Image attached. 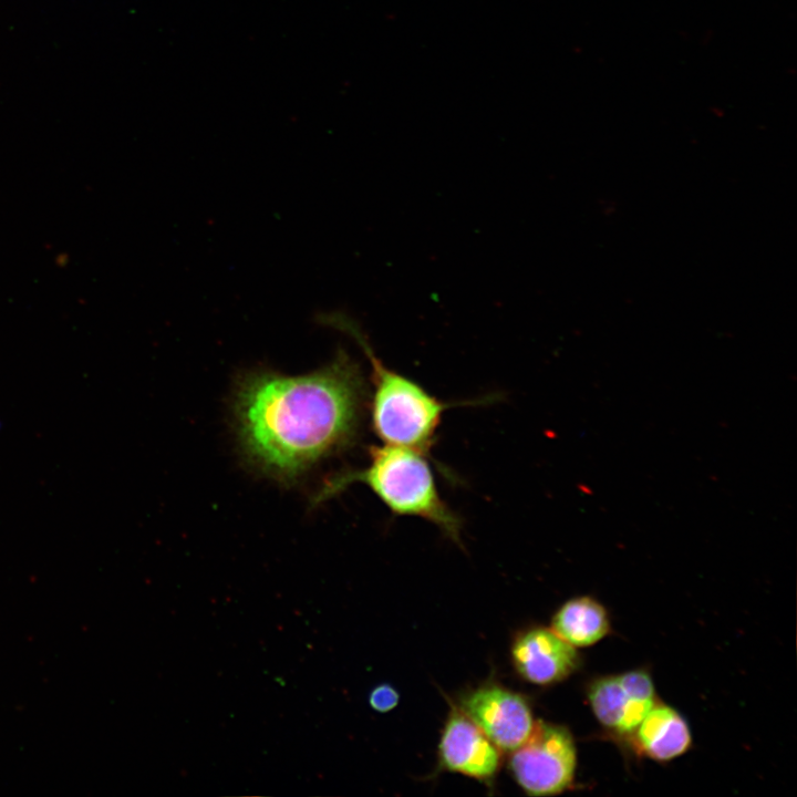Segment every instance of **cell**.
<instances>
[{
	"mask_svg": "<svg viewBox=\"0 0 797 797\" xmlns=\"http://www.w3.org/2000/svg\"><path fill=\"white\" fill-rule=\"evenodd\" d=\"M636 753L656 762L684 754L692 744L686 721L671 706L655 703L629 735Z\"/></svg>",
	"mask_w": 797,
	"mask_h": 797,
	"instance_id": "obj_8",
	"label": "cell"
},
{
	"mask_svg": "<svg viewBox=\"0 0 797 797\" xmlns=\"http://www.w3.org/2000/svg\"><path fill=\"white\" fill-rule=\"evenodd\" d=\"M509 770L529 796H551L572 786L577 768L573 737L565 726L536 721L527 737L510 752Z\"/></svg>",
	"mask_w": 797,
	"mask_h": 797,
	"instance_id": "obj_4",
	"label": "cell"
},
{
	"mask_svg": "<svg viewBox=\"0 0 797 797\" xmlns=\"http://www.w3.org/2000/svg\"><path fill=\"white\" fill-rule=\"evenodd\" d=\"M366 395L360 365L343 351L306 375L246 374L234 405L242 453L266 474L292 480L354 443Z\"/></svg>",
	"mask_w": 797,
	"mask_h": 797,
	"instance_id": "obj_1",
	"label": "cell"
},
{
	"mask_svg": "<svg viewBox=\"0 0 797 797\" xmlns=\"http://www.w3.org/2000/svg\"><path fill=\"white\" fill-rule=\"evenodd\" d=\"M459 710L501 752H511L522 744L536 722L524 695L494 682L465 693Z\"/></svg>",
	"mask_w": 797,
	"mask_h": 797,
	"instance_id": "obj_5",
	"label": "cell"
},
{
	"mask_svg": "<svg viewBox=\"0 0 797 797\" xmlns=\"http://www.w3.org/2000/svg\"><path fill=\"white\" fill-rule=\"evenodd\" d=\"M368 455L369 462L363 468L342 470L327 479L314 495L313 504L335 496L353 483H361L391 514L424 519L460 545L462 519L441 496L425 454L383 444L370 446Z\"/></svg>",
	"mask_w": 797,
	"mask_h": 797,
	"instance_id": "obj_2",
	"label": "cell"
},
{
	"mask_svg": "<svg viewBox=\"0 0 797 797\" xmlns=\"http://www.w3.org/2000/svg\"><path fill=\"white\" fill-rule=\"evenodd\" d=\"M400 695L390 684L384 683L375 686L369 695L370 706L379 713H387L398 704Z\"/></svg>",
	"mask_w": 797,
	"mask_h": 797,
	"instance_id": "obj_12",
	"label": "cell"
},
{
	"mask_svg": "<svg viewBox=\"0 0 797 797\" xmlns=\"http://www.w3.org/2000/svg\"><path fill=\"white\" fill-rule=\"evenodd\" d=\"M500 752L460 710L449 712L438 744L443 769L487 784L500 768Z\"/></svg>",
	"mask_w": 797,
	"mask_h": 797,
	"instance_id": "obj_6",
	"label": "cell"
},
{
	"mask_svg": "<svg viewBox=\"0 0 797 797\" xmlns=\"http://www.w3.org/2000/svg\"><path fill=\"white\" fill-rule=\"evenodd\" d=\"M510 654L517 673L541 686L563 681L579 665L575 646L542 627L521 631L514 639Z\"/></svg>",
	"mask_w": 797,
	"mask_h": 797,
	"instance_id": "obj_7",
	"label": "cell"
},
{
	"mask_svg": "<svg viewBox=\"0 0 797 797\" xmlns=\"http://www.w3.org/2000/svg\"><path fill=\"white\" fill-rule=\"evenodd\" d=\"M551 630L575 648L590 646L610 631L609 617L597 600L577 597L566 601L551 620Z\"/></svg>",
	"mask_w": 797,
	"mask_h": 797,
	"instance_id": "obj_10",
	"label": "cell"
},
{
	"mask_svg": "<svg viewBox=\"0 0 797 797\" xmlns=\"http://www.w3.org/2000/svg\"><path fill=\"white\" fill-rule=\"evenodd\" d=\"M619 677L630 697L640 701H655L653 681L646 671L633 670L620 674Z\"/></svg>",
	"mask_w": 797,
	"mask_h": 797,
	"instance_id": "obj_11",
	"label": "cell"
},
{
	"mask_svg": "<svg viewBox=\"0 0 797 797\" xmlns=\"http://www.w3.org/2000/svg\"><path fill=\"white\" fill-rule=\"evenodd\" d=\"M587 696L596 718L605 728L629 736L656 701H640L629 696L619 675L593 680Z\"/></svg>",
	"mask_w": 797,
	"mask_h": 797,
	"instance_id": "obj_9",
	"label": "cell"
},
{
	"mask_svg": "<svg viewBox=\"0 0 797 797\" xmlns=\"http://www.w3.org/2000/svg\"><path fill=\"white\" fill-rule=\"evenodd\" d=\"M352 337L371 366V426L383 444L427 454L435 443L444 412L453 406L432 395L416 381L387 368L374 353L359 325L340 313L321 319Z\"/></svg>",
	"mask_w": 797,
	"mask_h": 797,
	"instance_id": "obj_3",
	"label": "cell"
}]
</instances>
